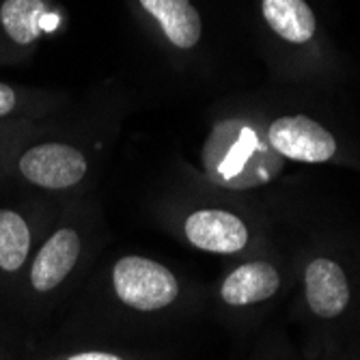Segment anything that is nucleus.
I'll list each match as a JSON object with an SVG mask.
<instances>
[{"label":"nucleus","instance_id":"7","mask_svg":"<svg viewBox=\"0 0 360 360\" xmlns=\"http://www.w3.org/2000/svg\"><path fill=\"white\" fill-rule=\"evenodd\" d=\"M296 281V266L272 246L238 259L214 287V300L224 319L248 326L276 307Z\"/></svg>","mask_w":360,"mask_h":360},{"label":"nucleus","instance_id":"16","mask_svg":"<svg viewBox=\"0 0 360 360\" xmlns=\"http://www.w3.org/2000/svg\"><path fill=\"white\" fill-rule=\"evenodd\" d=\"M250 360H307V358L302 354H296V349H293L283 337H278V339H272L261 352H257Z\"/></svg>","mask_w":360,"mask_h":360},{"label":"nucleus","instance_id":"17","mask_svg":"<svg viewBox=\"0 0 360 360\" xmlns=\"http://www.w3.org/2000/svg\"><path fill=\"white\" fill-rule=\"evenodd\" d=\"M315 360H360V337H356L354 341H349L341 349L330 352V354L315 358Z\"/></svg>","mask_w":360,"mask_h":360},{"label":"nucleus","instance_id":"12","mask_svg":"<svg viewBox=\"0 0 360 360\" xmlns=\"http://www.w3.org/2000/svg\"><path fill=\"white\" fill-rule=\"evenodd\" d=\"M60 22L63 13L54 0H0V65L32 58Z\"/></svg>","mask_w":360,"mask_h":360},{"label":"nucleus","instance_id":"10","mask_svg":"<svg viewBox=\"0 0 360 360\" xmlns=\"http://www.w3.org/2000/svg\"><path fill=\"white\" fill-rule=\"evenodd\" d=\"M112 302L141 317L173 313L186 296V285L173 268L145 255L117 257L106 276Z\"/></svg>","mask_w":360,"mask_h":360},{"label":"nucleus","instance_id":"5","mask_svg":"<svg viewBox=\"0 0 360 360\" xmlns=\"http://www.w3.org/2000/svg\"><path fill=\"white\" fill-rule=\"evenodd\" d=\"M264 110L220 112L203 145L205 175L220 192H252L276 181L283 162L264 134Z\"/></svg>","mask_w":360,"mask_h":360},{"label":"nucleus","instance_id":"3","mask_svg":"<svg viewBox=\"0 0 360 360\" xmlns=\"http://www.w3.org/2000/svg\"><path fill=\"white\" fill-rule=\"evenodd\" d=\"M95 169L97 147L50 117L18 147L0 177L63 203L86 192Z\"/></svg>","mask_w":360,"mask_h":360},{"label":"nucleus","instance_id":"18","mask_svg":"<svg viewBox=\"0 0 360 360\" xmlns=\"http://www.w3.org/2000/svg\"><path fill=\"white\" fill-rule=\"evenodd\" d=\"M0 360H7V354L5 352H0Z\"/></svg>","mask_w":360,"mask_h":360},{"label":"nucleus","instance_id":"13","mask_svg":"<svg viewBox=\"0 0 360 360\" xmlns=\"http://www.w3.org/2000/svg\"><path fill=\"white\" fill-rule=\"evenodd\" d=\"M70 95L63 91L24 86L0 80V123L3 121H46L63 112Z\"/></svg>","mask_w":360,"mask_h":360},{"label":"nucleus","instance_id":"4","mask_svg":"<svg viewBox=\"0 0 360 360\" xmlns=\"http://www.w3.org/2000/svg\"><path fill=\"white\" fill-rule=\"evenodd\" d=\"M160 218L171 236L199 252L244 259L272 248L264 214L238 199L190 196L165 207Z\"/></svg>","mask_w":360,"mask_h":360},{"label":"nucleus","instance_id":"9","mask_svg":"<svg viewBox=\"0 0 360 360\" xmlns=\"http://www.w3.org/2000/svg\"><path fill=\"white\" fill-rule=\"evenodd\" d=\"M264 134L270 149L285 162L360 169V151L315 115L302 110L266 112Z\"/></svg>","mask_w":360,"mask_h":360},{"label":"nucleus","instance_id":"14","mask_svg":"<svg viewBox=\"0 0 360 360\" xmlns=\"http://www.w3.org/2000/svg\"><path fill=\"white\" fill-rule=\"evenodd\" d=\"M41 121H3L0 123V175L18 147L35 132Z\"/></svg>","mask_w":360,"mask_h":360},{"label":"nucleus","instance_id":"1","mask_svg":"<svg viewBox=\"0 0 360 360\" xmlns=\"http://www.w3.org/2000/svg\"><path fill=\"white\" fill-rule=\"evenodd\" d=\"M293 266L302 356L315 360L360 337V257L343 244L317 242Z\"/></svg>","mask_w":360,"mask_h":360},{"label":"nucleus","instance_id":"11","mask_svg":"<svg viewBox=\"0 0 360 360\" xmlns=\"http://www.w3.org/2000/svg\"><path fill=\"white\" fill-rule=\"evenodd\" d=\"M151 41L169 58L190 65L205 46V22L194 0H127Z\"/></svg>","mask_w":360,"mask_h":360},{"label":"nucleus","instance_id":"6","mask_svg":"<svg viewBox=\"0 0 360 360\" xmlns=\"http://www.w3.org/2000/svg\"><path fill=\"white\" fill-rule=\"evenodd\" d=\"M82 196L63 201L26 268L18 298L26 309L52 307L86 266L95 238V214Z\"/></svg>","mask_w":360,"mask_h":360},{"label":"nucleus","instance_id":"2","mask_svg":"<svg viewBox=\"0 0 360 360\" xmlns=\"http://www.w3.org/2000/svg\"><path fill=\"white\" fill-rule=\"evenodd\" d=\"M257 32L281 80L326 82L335 76V48L309 0H257Z\"/></svg>","mask_w":360,"mask_h":360},{"label":"nucleus","instance_id":"8","mask_svg":"<svg viewBox=\"0 0 360 360\" xmlns=\"http://www.w3.org/2000/svg\"><path fill=\"white\" fill-rule=\"evenodd\" d=\"M11 190L0 194V285L18 291L32 255L63 203L13 181Z\"/></svg>","mask_w":360,"mask_h":360},{"label":"nucleus","instance_id":"15","mask_svg":"<svg viewBox=\"0 0 360 360\" xmlns=\"http://www.w3.org/2000/svg\"><path fill=\"white\" fill-rule=\"evenodd\" d=\"M35 360H145L139 354L123 352V349H110V347H80V349H68L58 354H48Z\"/></svg>","mask_w":360,"mask_h":360}]
</instances>
